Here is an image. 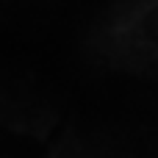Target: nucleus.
I'll return each mask as SVG.
<instances>
[]
</instances>
